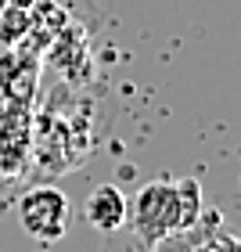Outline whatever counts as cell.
Here are the masks:
<instances>
[{
	"label": "cell",
	"mask_w": 241,
	"mask_h": 252,
	"mask_svg": "<svg viewBox=\"0 0 241 252\" xmlns=\"http://www.w3.org/2000/svg\"><path fill=\"white\" fill-rule=\"evenodd\" d=\"M126 231H130L141 245L151 249L155 242L187 231L180 213V194H177V180H151L137 191V198L130 202V220H126Z\"/></svg>",
	"instance_id": "obj_1"
},
{
	"label": "cell",
	"mask_w": 241,
	"mask_h": 252,
	"mask_svg": "<svg viewBox=\"0 0 241 252\" xmlns=\"http://www.w3.org/2000/svg\"><path fill=\"white\" fill-rule=\"evenodd\" d=\"M18 220H22V231L36 242H61L72 227V202L61 188L40 184L22 194Z\"/></svg>",
	"instance_id": "obj_2"
},
{
	"label": "cell",
	"mask_w": 241,
	"mask_h": 252,
	"mask_svg": "<svg viewBox=\"0 0 241 252\" xmlns=\"http://www.w3.org/2000/svg\"><path fill=\"white\" fill-rule=\"evenodd\" d=\"M83 220L101 234H119L130 220V202L116 184H97L83 202Z\"/></svg>",
	"instance_id": "obj_3"
},
{
	"label": "cell",
	"mask_w": 241,
	"mask_h": 252,
	"mask_svg": "<svg viewBox=\"0 0 241 252\" xmlns=\"http://www.w3.org/2000/svg\"><path fill=\"white\" fill-rule=\"evenodd\" d=\"M187 252H238V242L220 227V216H202L198 220V238L187 245Z\"/></svg>",
	"instance_id": "obj_4"
},
{
	"label": "cell",
	"mask_w": 241,
	"mask_h": 252,
	"mask_svg": "<svg viewBox=\"0 0 241 252\" xmlns=\"http://www.w3.org/2000/svg\"><path fill=\"white\" fill-rule=\"evenodd\" d=\"M177 194H180V213H183V223L187 227H194L202 220V184L194 177H183V180H177Z\"/></svg>",
	"instance_id": "obj_5"
},
{
	"label": "cell",
	"mask_w": 241,
	"mask_h": 252,
	"mask_svg": "<svg viewBox=\"0 0 241 252\" xmlns=\"http://www.w3.org/2000/svg\"><path fill=\"white\" fill-rule=\"evenodd\" d=\"M32 26V11L29 7H0V40L4 43H15L18 36H26Z\"/></svg>",
	"instance_id": "obj_6"
},
{
	"label": "cell",
	"mask_w": 241,
	"mask_h": 252,
	"mask_svg": "<svg viewBox=\"0 0 241 252\" xmlns=\"http://www.w3.org/2000/svg\"><path fill=\"white\" fill-rule=\"evenodd\" d=\"M7 4H11V7H29V11H32V4H36V0H7Z\"/></svg>",
	"instance_id": "obj_7"
},
{
	"label": "cell",
	"mask_w": 241,
	"mask_h": 252,
	"mask_svg": "<svg viewBox=\"0 0 241 252\" xmlns=\"http://www.w3.org/2000/svg\"><path fill=\"white\" fill-rule=\"evenodd\" d=\"M0 7H7V0H0Z\"/></svg>",
	"instance_id": "obj_8"
},
{
	"label": "cell",
	"mask_w": 241,
	"mask_h": 252,
	"mask_svg": "<svg viewBox=\"0 0 241 252\" xmlns=\"http://www.w3.org/2000/svg\"><path fill=\"white\" fill-rule=\"evenodd\" d=\"M101 252H112V249H108V245H105V249H101Z\"/></svg>",
	"instance_id": "obj_9"
}]
</instances>
